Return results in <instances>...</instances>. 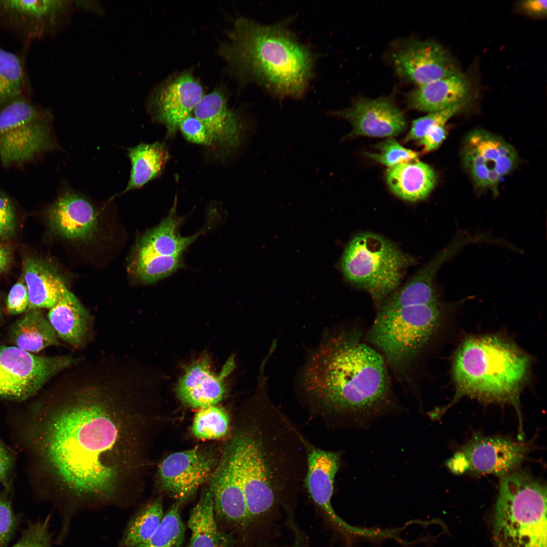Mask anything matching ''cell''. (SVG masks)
Returning <instances> with one entry per match:
<instances>
[{
  "instance_id": "obj_19",
  "label": "cell",
  "mask_w": 547,
  "mask_h": 547,
  "mask_svg": "<svg viewBox=\"0 0 547 547\" xmlns=\"http://www.w3.org/2000/svg\"><path fill=\"white\" fill-rule=\"evenodd\" d=\"M193 111L194 116L206 128L213 144L227 149L240 147L249 132L256 127L229 108L226 98L218 89L204 95Z\"/></svg>"
},
{
  "instance_id": "obj_27",
  "label": "cell",
  "mask_w": 547,
  "mask_h": 547,
  "mask_svg": "<svg viewBox=\"0 0 547 547\" xmlns=\"http://www.w3.org/2000/svg\"><path fill=\"white\" fill-rule=\"evenodd\" d=\"M213 506L212 495L204 487L188 520L191 531L188 547H235V538L218 527Z\"/></svg>"
},
{
  "instance_id": "obj_9",
  "label": "cell",
  "mask_w": 547,
  "mask_h": 547,
  "mask_svg": "<svg viewBox=\"0 0 547 547\" xmlns=\"http://www.w3.org/2000/svg\"><path fill=\"white\" fill-rule=\"evenodd\" d=\"M49 112L25 95L0 108V160L5 166L22 165L56 147Z\"/></svg>"
},
{
  "instance_id": "obj_36",
  "label": "cell",
  "mask_w": 547,
  "mask_h": 547,
  "mask_svg": "<svg viewBox=\"0 0 547 547\" xmlns=\"http://www.w3.org/2000/svg\"><path fill=\"white\" fill-rule=\"evenodd\" d=\"M375 147L378 149V153H365V155L389 168L400 163L417 161L419 156L418 152L404 147L393 138L377 144Z\"/></svg>"
},
{
  "instance_id": "obj_44",
  "label": "cell",
  "mask_w": 547,
  "mask_h": 547,
  "mask_svg": "<svg viewBox=\"0 0 547 547\" xmlns=\"http://www.w3.org/2000/svg\"><path fill=\"white\" fill-rule=\"evenodd\" d=\"M447 135L445 125H437L429 129L418 141V143L423 146L424 153L430 152L436 149L441 145Z\"/></svg>"
},
{
  "instance_id": "obj_13",
  "label": "cell",
  "mask_w": 547,
  "mask_h": 547,
  "mask_svg": "<svg viewBox=\"0 0 547 547\" xmlns=\"http://www.w3.org/2000/svg\"><path fill=\"white\" fill-rule=\"evenodd\" d=\"M304 444L307 467L304 485L313 501L347 539L359 537L367 538L370 535V529L347 524L337 515L331 504L334 479L340 466L339 455L316 447L305 438Z\"/></svg>"
},
{
  "instance_id": "obj_40",
  "label": "cell",
  "mask_w": 547,
  "mask_h": 547,
  "mask_svg": "<svg viewBox=\"0 0 547 547\" xmlns=\"http://www.w3.org/2000/svg\"><path fill=\"white\" fill-rule=\"evenodd\" d=\"M179 129L190 142L205 145L213 144L206 128L195 116L190 115L186 118L180 123Z\"/></svg>"
},
{
  "instance_id": "obj_28",
  "label": "cell",
  "mask_w": 547,
  "mask_h": 547,
  "mask_svg": "<svg viewBox=\"0 0 547 547\" xmlns=\"http://www.w3.org/2000/svg\"><path fill=\"white\" fill-rule=\"evenodd\" d=\"M23 267L29 309L51 308L68 290L56 272L36 259L25 258Z\"/></svg>"
},
{
  "instance_id": "obj_38",
  "label": "cell",
  "mask_w": 547,
  "mask_h": 547,
  "mask_svg": "<svg viewBox=\"0 0 547 547\" xmlns=\"http://www.w3.org/2000/svg\"><path fill=\"white\" fill-rule=\"evenodd\" d=\"M50 516L42 521L30 522L12 547H53L49 530Z\"/></svg>"
},
{
  "instance_id": "obj_34",
  "label": "cell",
  "mask_w": 547,
  "mask_h": 547,
  "mask_svg": "<svg viewBox=\"0 0 547 547\" xmlns=\"http://www.w3.org/2000/svg\"><path fill=\"white\" fill-rule=\"evenodd\" d=\"M180 506L177 502L173 504L153 535L136 547H182L185 528L180 517Z\"/></svg>"
},
{
  "instance_id": "obj_7",
  "label": "cell",
  "mask_w": 547,
  "mask_h": 547,
  "mask_svg": "<svg viewBox=\"0 0 547 547\" xmlns=\"http://www.w3.org/2000/svg\"><path fill=\"white\" fill-rule=\"evenodd\" d=\"M496 547H546V487L529 472L501 478L495 506Z\"/></svg>"
},
{
  "instance_id": "obj_47",
  "label": "cell",
  "mask_w": 547,
  "mask_h": 547,
  "mask_svg": "<svg viewBox=\"0 0 547 547\" xmlns=\"http://www.w3.org/2000/svg\"><path fill=\"white\" fill-rule=\"evenodd\" d=\"M284 547H306V546H305V545L304 544L303 540L302 539L301 537L300 536L298 537L297 535L296 538H295V541H294V542L293 544H291V545H290L289 546H284Z\"/></svg>"
},
{
  "instance_id": "obj_12",
  "label": "cell",
  "mask_w": 547,
  "mask_h": 547,
  "mask_svg": "<svg viewBox=\"0 0 547 547\" xmlns=\"http://www.w3.org/2000/svg\"><path fill=\"white\" fill-rule=\"evenodd\" d=\"M462 164L476 186L494 193L501 179L518 162L515 148L501 137L483 130L468 134L461 150Z\"/></svg>"
},
{
  "instance_id": "obj_43",
  "label": "cell",
  "mask_w": 547,
  "mask_h": 547,
  "mask_svg": "<svg viewBox=\"0 0 547 547\" xmlns=\"http://www.w3.org/2000/svg\"><path fill=\"white\" fill-rule=\"evenodd\" d=\"M15 212L10 199L0 191V239L10 235L15 227Z\"/></svg>"
},
{
  "instance_id": "obj_10",
  "label": "cell",
  "mask_w": 547,
  "mask_h": 547,
  "mask_svg": "<svg viewBox=\"0 0 547 547\" xmlns=\"http://www.w3.org/2000/svg\"><path fill=\"white\" fill-rule=\"evenodd\" d=\"M531 450L530 442L475 434L446 465L456 475L492 474L502 478L518 468Z\"/></svg>"
},
{
  "instance_id": "obj_14",
  "label": "cell",
  "mask_w": 547,
  "mask_h": 547,
  "mask_svg": "<svg viewBox=\"0 0 547 547\" xmlns=\"http://www.w3.org/2000/svg\"><path fill=\"white\" fill-rule=\"evenodd\" d=\"M217 464L211 454L199 448L174 453L159 465L160 486L181 504L191 498L209 479Z\"/></svg>"
},
{
  "instance_id": "obj_37",
  "label": "cell",
  "mask_w": 547,
  "mask_h": 547,
  "mask_svg": "<svg viewBox=\"0 0 547 547\" xmlns=\"http://www.w3.org/2000/svg\"><path fill=\"white\" fill-rule=\"evenodd\" d=\"M467 102L464 101L441 110L429 112L413 121L405 141H419L432 128L440 125H445L447 122L460 111Z\"/></svg>"
},
{
  "instance_id": "obj_5",
  "label": "cell",
  "mask_w": 547,
  "mask_h": 547,
  "mask_svg": "<svg viewBox=\"0 0 547 547\" xmlns=\"http://www.w3.org/2000/svg\"><path fill=\"white\" fill-rule=\"evenodd\" d=\"M445 308L439 301H384L366 330V340L383 356L391 375L414 394L419 393L426 359L442 326Z\"/></svg>"
},
{
  "instance_id": "obj_15",
  "label": "cell",
  "mask_w": 547,
  "mask_h": 547,
  "mask_svg": "<svg viewBox=\"0 0 547 547\" xmlns=\"http://www.w3.org/2000/svg\"><path fill=\"white\" fill-rule=\"evenodd\" d=\"M217 522L244 529L250 525L238 472L236 448L231 439L209 478Z\"/></svg>"
},
{
  "instance_id": "obj_8",
  "label": "cell",
  "mask_w": 547,
  "mask_h": 547,
  "mask_svg": "<svg viewBox=\"0 0 547 547\" xmlns=\"http://www.w3.org/2000/svg\"><path fill=\"white\" fill-rule=\"evenodd\" d=\"M414 261L384 237L364 232L346 247L341 268L347 280L370 294L377 308L398 289Z\"/></svg>"
},
{
  "instance_id": "obj_42",
  "label": "cell",
  "mask_w": 547,
  "mask_h": 547,
  "mask_svg": "<svg viewBox=\"0 0 547 547\" xmlns=\"http://www.w3.org/2000/svg\"><path fill=\"white\" fill-rule=\"evenodd\" d=\"M14 465V454L0 438V484L7 493L12 490Z\"/></svg>"
},
{
  "instance_id": "obj_24",
  "label": "cell",
  "mask_w": 547,
  "mask_h": 547,
  "mask_svg": "<svg viewBox=\"0 0 547 547\" xmlns=\"http://www.w3.org/2000/svg\"><path fill=\"white\" fill-rule=\"evenodd\" d=\"M469 93L468 82L466 77L458 71L418 87L409 93L408 101L412 108L432 112L468 101Z\"/></svg>"
},
{
  "instance_id": "obj_45",
  "label": "cell",
  "mask_w": 547,
  "mask_h": 547,
  "mask_svg": "<svg viewBox=\"0 0 547 547\" xmlns=\"http://www.w3.org/2000/svg\"><path fill=\"white\" fill-rule=\"evenodd\" d=\"M546 0H527L521 2L520 7L527 14L534 17H545L546 15Z\"/></svg>"
},
{
  "instance_id": "obj_1",
  "label": "cell",
  "mask_w": 547,
  "mask_h": 547,
  "mask_svg": "<svg viewBox=\"0 0 547 547\" xmlns=\"http://www.w3.org/2000/svg\"><path fill=\"white\" fill-rule=\"evenodd\" d=\"M129 389L72 388L23 417L20 436L44 495L73 506L134 498L146 419Z\"/></svg>"
},
{
  "instance_id": "obj_33",
  "label": "cell",
  "mask_w": 547,
  "mask_h": 547,
  "mask_svg": "<svg viewBox=\"0 0 547 547\" xmlns=\"http://www.w3.org/2000/svg\"><path fill=\"white\" fill-rule=\"evenodd\" d=\"M26 79L23 58L0 48V108L25 95Z\"/></svg>"
},
{
  "instance_id": "obj_30",
  "label": "cell",
  "mask_w": 547,
  "mask_h": 547,
  "mask_svg": "<svg viewBox=\"0 0 547 547\" xmlns=\"http://www.w3.org/2000/svg\"><path fill=\"white\" fill-rule=\"evenodd\" d=\"M131 169L129 180L123 192L139 188L158 177L170 158L162 142H141L128 149Z\"/></svg>"
},
{
  "instance_id": "obj_18",
  "label": "cell",
  "mask_w": 547,
  "mask_h": 547,
  "mask_svg": "<svg viewBox=\"0 0 547 547\" xmlns=\"http://www.w3.org/2000/svg\"><path fill=\"white\" fill-rule=\"evenodd\" d=\"M204 96L201 85L189 73H184L161 86L152 93L148 109L153 117L173 135L180 123L190 115Z\"/></svg>"
},
{
  "instance_id": "obj_29",
  "label": "cell",
  "mask_w": 547,
  "mask_h": 547,
  "mask_svg": "<svg viewBox=\"0 0 547 547\" xmlns=\"http://www.w3.org/2000/svg\"><path fill=\"white\" fill-rule=\"evenodd\" d=\"M48 318L62 339L73 346L82 343L87 331L89 316L77 298L68 290L50 308Z\"/></svg>"
},
{
  "instance_id": "obj_23",
  "label": "cell",
  "mask_w": 547,
  "mask_h": 547,
  "mask_svg": "<svg viewBox=\"0 0 547 547\" xmlns=\"http://www.w3.org/2000/svg\"><path fill=\"white\" fill-rule=\"evenodd\" d=\"M182 219L177 214L176 199L168 216L141 239L134 262L163 260L182 256L187 247L203 231L190 237L182 236L179 230Z\"/></svg>"
},
{
  "instance_id": "obj_21",
  "label": "cell",
  "mask_w": 547,
  "mask_h": 547,
  "mask_svg": "<svg viewBox=\"0 0 547 547\" xmlns=\"http://www.w3.org/2000/svg\"><path fill=\"white\" fill-rule=\"evenodd\" d=\"M69 2L0 0V16L24 38H40L57 24Z\"/></svg>"
},
{
  "instance_id": "obj_2",
  "label": "cell",
  "mask_w": 547,
  "mask_h": 547,
  "mask_svg": "<svg viewBox=\"0 0 547 547\" xmlns=\"http://www.w3.org/2000/svg\"><path fill=\"white\" fill-rule=\"evenodd\" d=\"M357 324L330 332L304 367L302 389L311 415L327 423L376 414L394 405L392 375Z\"/></svg>"
},
{
  "instance_id": "obj_26",
  "label": "cell",
  "mask_w": 547,
  "mask_h": 547,
  "mask_svg": "<svg viewBox=\"0 0 547 547\" xmlns=\"http://www.w3.org/2000/svg\"><path fill=\"white\" fill-rule=\"evenodd\" d=\"M386 180L392 192L399 198L415 202L425 199L436 183V175L428 164L418 161L389 167Z\"/></svg>"
},
{
  "instance_id": "obj_35",
  "label": "cell",
  "mask_w": 547,
  "mask_h": 547,
  "mask_svg": "<svg viewBox=\"0 0 547 547\" xmlns=\"http://www.w3.org/2000/svg\"><path fill=\"white\" fill-rule=\"evenodd\" d=\"M229 418L222 408L216 405L200 408L196 413L192 426V433L203 440L219 439L228 433Z\"/></svg>"
},
{
  "instance_id": "obj_31",
  "label": "cell",
  "mask_w": 547,
  "mask_h": 547,
  "mask_svg": "<svg viewBox=\"0 0 547 547\" xmlns=\"http://www.w3.org/2000/svg\"><path fill=\"white\" fill-rule=\"evenodd\" d=\"M16 323L13 340L16 346L28 352H38L58 344L56 333L37 308L29 309Z\"/></svg>"
},
{
  "instance_id": "obj_11",
  "label": "cell",
  "mask_w": 547,
  "mask_h": 547,
  "mask_svg": "<svg viewBox=\"0 0 547 547\" xmlns=\"http://www.w3.org/2000/svg\"><path fill=\"white\" fill-rule=\"evenodd\" d=\"M68 357H40L17 346H0V399L23 400L52 376L69 367Z\"/></svg>"
},
{
  "instance_id": "obj_39",
  "label": "cell",
  "mask_w": 547,
  "mask_h": 547,
  "mask_svg": "<svg viewBox=\"0 0 547 547\" xmlns=\"http://www.w3.org/2000/svg\"><path fill=\"white\" fill-rule=\"evenodd\" d=\"M19 519L6 494H0V547H6L18 527Z\"/></svg>"
},
{
  "instance_id": "obj_20",
  "label": "cell",
  "mask_w": 547,
  "mask_h": 547,
  "mask_svg": "<svg viewBox=\"0 0 547 547\" xmlns=\"http://www.w3.org/2000/svg\"><path fill=\"white\" fill-rule=\"evenodd\" d=\"M234 366V360L230 358L216 373L212 370L208 357L199 358L186 367L178 381L176 393L179 399L193 408L216 405L226 393L225 379Z\"/></svg>"
},
{
  "instance_id": "obj_3",
  "label": "cell",
  "mask_w": 547,
  "mask_h": 547,
  "mask_svg": "<svg viewBox=\"0 0 547 547\" xmlns=\"http://www.w3.org/2000/svg\"><path fill=\"white\" fill-rule=\"evenodd\" d=\"M246 426L232 438L250 524L304 481L305 438L259 388Z\"/></svg>"
},
{
  "instance_id": "obj_6",
  "label": "cell",
  "mask_w": 547,
  "mask_h": 547,
  "mask_svg": "<svg viewBox=\"0 0 547 547\" xmlns=\"http://www.w3.org/2000/svg\"><path fill=\"white\" fill-rule=\"evenodd\" d=\"M530 361L526 354L500 338L485 336L465 340L458 348L452 366L456 393L451 403L466 396L489 402L509 403L518 413L519 394L526 378Z\"/></svg>"
},
{
  "instance_id": "obj_17",
  "label": "cell",
  "mask_w": 547,
  "mask_h": 547,
  "mask_svg": "<svg viewBox=\"0 0 547 547\" xmlns=\"http://www.w3.org/2000/svg\"><path fill=\"white\" fill-rule=\"evenodd\" d=\"M328 115L343 118L352 125L346 138L357 136L391 137L402 132L406 127L401 110L387 98L357 99L345 109L328 111Z\"/></svg>"
},
{
  "instance_id": "obj_41",
  "label": "cell",
  "mask_w": 547,
  "mask_h": 547,
  "mask_svg": "<svg viewBox=\"0 0 547 547\" xmlns=\"http://www.w3.org/2000/svg\"><path fill=\"white\" fill-rule=\"evenodd\" d=\"M29 304L27 286L23 276L12 287L8 295L7 308L13 315L20 314L25 310Z\"/></svg>"
},
{
  "instance_id": "obj_46",
  "label": "cell",
  "mask_w": 547,
  "mask_h": 547,
  "mask_svg": "<svg viewBox=\"0 0 547 547\" xmlns=\"http://www.w3.org/2000/svg\"><path fill=\"white\" fill-rule=\"evenodd\" d=\"M10 260V254L8 248L0 244V272L7 267Z\"/></svg>"
},
{
  "instance_id": "obj_16",
  "label": "cell",
  "mask_w": 547,
  "mask_h": 547,
  "mask_svg": "<svg viewBox=\"0 0 547 547\" xmlns=\"http://www.w3.org/2000/svg\"><path fill=\"white\" fill-rule=\"evenodd\" d=\"M398 75L421 86L457 71L453 60L440 44L430 41H414L393 56Z\"/></svg>"
},
{
  "instance_id": "obj_4",
  "label": "cell",
  "mask_w": 547,
  "mask_h": 547,
  "mask_svg": "<svg viewBox=\"0 0 547 547\" xmlns=\"http://www.w3.org/2000/svg\"><path fill=\"white\" fill-rule=\"evenodd\" d=\"M228 36L220 53L239 75L278 98L303 97L315 57L284 21L265 25L239 17Z\"/></svg>"
},
{
  "instance_id": "obj_22",
  "label": "cell",
  "mask_w": 547,
  "mask_h": 547,
  "mask_svg": "<svg viewBox=\"0 0 547 547\" xmlns=\"http://www.w3.org/2000/svg\"><path fill=\"white\" fill-rule=\"evenodd\" d=\"M52 227L63 237L85 240L95 231L98 222L95 210L84 196L72 190L61 193L49 210Z\"/></svg>"
},
{
  "instance_id": "obj_32",
  "label": "cell",
  "mask_w": 547,
  "mask_h": 547,
  "mask_svg": "<svg viewBox=\"0 0 547 547\" xmlns=\"http://www.w3.org/2000/svg\"><path fill=\"white\" fill-rule=\"evenodd\" d=\"M164 516L162 502L157 498L140 508L126 525L118 547H136L149 539Z\"/></svg>"
},
{
  "instance_id": "obj_25",
  "label": "cell",
  "mask_w": 547,
  "mask_h": 547,
  "mask_svg": "<svg viewBox=\"0 0 547 547\" xmlns=\"http://www.w3.org/2000/svg\"><path fill=\"white\" fill-rule=\"evenodd\" d=\"M467 244L462 236H457L449 246L439 252L407 283L398 288L385 300L393 303L435 302L439 301L434 280L442 264Z\"/></svg>"
}]
</instances>
